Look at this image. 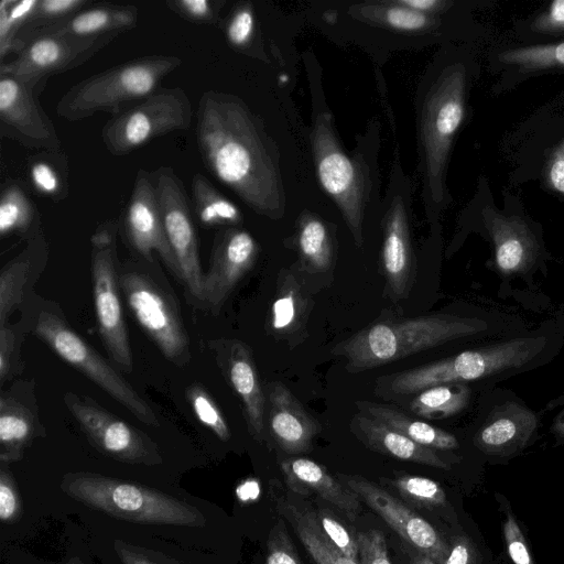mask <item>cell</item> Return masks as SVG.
<instances>
[{"instance_id": "obj_1", "label": "cell", "mask_w": 564, "mask_h": 564, "mask_svg": "<svg viewBox=\"0 0 564 564\" xmlns=\"http://www.w3.org/2000/svg\"><path fill=\"white\" fill-rule=\"evenodd\" d=\"M196 143L206 170L252 210L278 218L284 195L278 160L258 117L237 96L208 89L199 98Z\"/></svg>"}, {"instance_id": "obj_2", "label": "cell", "mask_w": 564, "mask_h": 564, "mask_svg": "<svg viewBox=\"0 0 564 564\" xmlns=\"http://www.w3.org/2000/svg\"><path fill=\"white\" fill-rule=\"evenodd\" d=\"M553 351L554 337L535 330L393 373L382 386L388 393L410 394L438 384L496 380L530 370L547 361Z\"/></svg>"}, {"instance_id": "obj_3", "label": "cell", "mask_w": 564, "mask_h": 564, "mask_svg": "<svg viewBox=\"0 0 564 564\" xmlns=\"http://www.w3.org/2000/svg\"><path fill=\"white\" fill-rule=\"evenodd\" d=\"M485 319L437 313L368 325L334 348L350 371H362L443 344L485 334Z\"/></svg>"}, {"instance_id": "obj_4", "label": "cell", "mask_w": 564, "mask_h": 564, "mask_svg": "<svg viewBox=\"0 0 564 564\" xmlns=\"http://www.w3.org/2000/svg\"><path fill=\"white\" fill-rule=\"evenodd\" d=\"M183 63L175 55H147L89 76L72 86L56 104L58 117L75 122L96 115H119L127 104L160 89L163 79Z\"/></svg>"}, {"instance_id": "obj_5", "label": "cell", "mask_w": 564, "mask_h": 564, "mask_svg": "<svg viewBox=\"0 0 564 564\" xmlns=\"http://www.w3.org/2000/svg\"><path fill=\"white\" fill-rule=\"evenodd\" d=\"M469 72L466 63L446 65L430 87L421 109L420 143L425 186L431 200L444 203L445 174L454 139L467 109Z\"/></svg>"}, {"instance_id": "obj_6", "label": "cell", "mask_w": 564, "mask_h": 564, "mask_svg": "<svg viewBox=\"0 0 564 564\" xmlns=\"http://www.w3.org/2000/svg\"><path fill=\"white\" fill-rule=\"evenodd\" d=\"M192 119L191 100L181 87L160 88L109 119L100 135L110 154L122 156L158 137L188 129Z\"/></svg>"}, {"instance_id": "obj_7", "label": "cell", "mask_w": 564, "mask_h": 564, "mask_svg": "<svg viewBox=\"0 0 564 564\" xmlns=\"http://www.w3.org/2000/svg\"><path fill=\"white\" fill-rule=\"evenodd\" d=\"M34 333L61 359L87 376L140 421L149 425H159L152 408L59 315L46 310L41 311Z\"/></svg>"}, {"instance_id": "obj_8", "label": "cell", "mask_w": 564, "mask_h": 564, "mask_svg": "<svg viewBox=\"0 0 564 564\" xmlns=\"http://www.w3.org/2000/svg\"><path fill=\"white\" fill-rule=\"evenodd\" d=\"M311 142L318 181L341 212L356 245L361 247L367 193L361 167L345 153L328 115L321 113L315 119Z\"/></svg>"}, {"instance_id": "obj_9", "label": "cell", "mask_w": 564, "mask_h": 564, "mask_svg": "<svg viewBox=\"0 0 564 564\" xmlns=\"http://www.w3.org/2000/svg\"><path fill=\"white\" fill-rule=\"evenodd\" d=\"M127 303L162 354L177 365L189 358L188 336L173 299L148 274L127 270L119 275Z\"/></svg>"}, {"instance_id": "obj_10", "label": "cell", "mask_w": 564, "mask_h": 564, "mask_svg": "<svg viewBox=\"0 0 564 564\" xmlns=\"http://www.w3.org/2000/svg\"><path fill=\"white\" fill-rule=\"evenodd\" d=\"M110 224L91 238V276L95 312L101 340L112 360L126 371L132 369V355L119 294L116 245Z\"/></svg>"}, {"instance_id": "obj_11", "label": "cell", "mask_w": 564, "mask_h": 564, "mask_svg": "<svg viewBox=\"0 0 564 564\" xmlns=\"http://www.w3.org/2000/svg\"><path fill=\"white\" fill-rule=\"evenodd\" d=\"M165 232L189 293L203 301V280L193 213L183 182L171 166L150 172Z\"/></svg>"}, {"instance_id": "obj_12", "label": "cell", "mask_w": 564, "mask_h": 564, "mask_svg": "<svg viewBox=\"0 0 564 564\" xmlns=\"http://www.w3.org/2000/svg\"><path fill=\"white\" fill-rule=\"evenodd\" d=\"M118 35L120 34L95 37L36 35L24 43L14 59L1 63L0 73L44 88L51 76L86 63Z\"/></svg>"}, {"instance_id": "obj_13", "label": "cell", "mask_w": 564, "mask_h": 564, "mask_svg": "<svg viewBox=\"0 0 564 564\" xmlns=\"http://www.w3.org/2000/svg\"><path fill=\"white\" fill-rule=\"evenodd\" d=\"M42 89L0 73V134L41 152L61 151L62 141L39 102Z\"/></svg>"}, {"instance_id": "obj_14", "label": "cell", "mask_w": 564, "mask_h": 564, "mask_svg": "<svg viewBox=\"0 0 564 564\" xmlns=\"http://www.w3.org/2000/svg\"><path fill=\"white\" fill-rule=\"evenodd\" d=\"M129 245L143 259L153 261L158 252L169 270L181 281L182 272L169 242L151 173L139 169L123 217Z\"/></svg>"}, {"instance_id": "obj_15", "label": "cell", "mask_w": 564, "mask_h": 564, "mask_svg": "<svg viewBox=\"0 0 564 564\" xmlns=\"http://www.w3.org/2000/svg\"><path fill=\"white\" fill-rule=\"evenodd\" d=\"M348 489L362 499L400 538L436 564H444L449 545L425 519L378 485L359 476L341 475Z\"/></svg>"}, {"instance_id": "obj_16", "label": "cell", "mask_w": 564, "mask_h": 564, "mask_svg": "<svg viewBox=\"0 0 564 564\" xmlns=\"http://www.w3.org/2000/svg\"><path fill=\"white\" fill-rule=\"evenodd\" d=\"M480 216L494 250L496 268L503 275H525L542 254V242L527 218L486 204Z\"/></svg>"}, {"instance_id": "obj_17", "label": "cell", "mask_w": 564, "mask_h": 564, "mask_svg": "<svg viewBox=\"0 0 564 564\" xmlns=\"http://www.w3.org/2000/svg\"><path fill=\"white\" fill-rule=\"evenodd\" d=\"M258 252V245L248 231L236 227L218 230L214 238L209 268L204 274L202 302L219 308L252 268Z\"/></svg>"}, {"instance_id": "obj_18", "label": "cell", "mask_w": 564, "mask_h": 564, "mask_svg": "<svg viewBox=\"0 0 564 564\" xmlns=\"http://www.w3.org/2000/svg\"><path fill=\"white\" fill-rule=\"evenodd\" d=\"M538 427L539 417L531 409L520 401L507 400L489 411L474 444L487 455L511 456L529 444Z\"/></svg>"}, {"instance_id": "obj_19", "label": "cell", "mask_w": 564, "mask_h": 564, "mask_svg": "<svg viewBox=\"0 0 564 564\" xmlns=\"http://www.w3.org/2000/svg\"><path fill=\"white\" fill-rule=\"evenodd\" d=\"M64 402L82 430L106 452L134 456L145 451L144 438L133 426L93 399L67 392Z\"/></svg>"}, {"instance_id": "obj_20", "label": "cell", "mask_w": 564, "mask_h": 564, "mask_svg": "<svg viewBox=\"0 0 564 564\" xmlns=\"http://www.w3.org/2000/svg\"><path fill=\"white\" fill-rule=\"evenodd\" d=\"M381 263L392 296L404 297L414 267L408 214L400 197L394 198L386 215Z\"/></svg>"}, {"instance_id": "obj_21", "label": "cell", "mask_w": 564, "mask_h": 564, "mask_svg": "<svg viewBox=\"0 0 564 564\" xmlns=\"http://www.w3.org/2000/svg\"><path fill=\"white\" fill-rule=\"evenodd\" d=\"M269 401L270 432L278 445L290 454L307 452L319 429L316 421L281 382L272 384Z\"/></svg>"}, {"instance_id": "obj_22", "label": "cell", "mask_w": 564, "mask_h": 564, "mask_svg": "<svg viewBox=\"0 0 564 564\" xmlns=\"http://www.w3.org/2000/svg\"><path fill=\"white\" fill-rule=\"evenodd\" d=\"M138 17L139 10L135 6L97 3L94 7L89 6L78 11L57 24L32 33L23 41L22 47L29 39L42 34L69 35L76 37L121 34L137 25Z\"/></svg>"}, {"instance_id": "obj_23", "label": "cell", "mask_w": 564, "mask_h": 564, "mask_svg": "<svg viewBox=\"0 0 564 564\" xmlns=\"http://www.w3.org/2000/svg\"><path fill=\"white\" fill-rule=\"evenodd\" d=\"M223 365L228 381L243 403L250 433L261 437L265 399L251 349L239 340L228 341Z\"/></svg>"}, {"instance_id": "obj_24", "label": "cell", "mask_w": 564, "mask_h": 564, "mask_svg": "<svg viewBox=\"0 0 564 564\" xmlns=\"http://www.w3.org/2000/svg\"><path fill=\"white\" fill-rule=\"evenodd\" d=\"M281 469L288 487L295 494H315L352 519L358 514V496L345 488L318 463L305 457H293L283 460Z\"/></svg>"}, {"instance_id": "obj_25", "label": "cell", "mask_w": 564, "mask_h": 564, "mask_svg": "<svg viewBox=\"0 0 564 564\" xmlns=\"http://www.w3.org/2000/svg\"><path fill=\"white\" fill-rule=\"evenodd\" d=\"M351 431L368 447L397 459L412 462L441 469H449L435 449L425 447L389 427L384 423L362 413L354 415Z\"/></svg>"}, {"instance_id": "obj_26", "label": "cell", "mask_w": 564, "mask_h": 564, "mask_svg": "<svg viewBox=\"0 0 564 564\" xmlns=\"http://www.w3.org/2000/svg\"><path fill=\"white\" fill-rule=\"evenodd\" d=\"M491 59L508 79L564 72V40L544 44L511 45L496 51Z\"/></svg>"}, {"instance_id": "obj_27", "label": "cell", "mask_w": 564, "mask_h": 564, "mask_svg": "<svg viewBox=\"0 0 564 564\" xmlns=\"http://www.w3.org/2000/svg\"><path fill=\"white\" fill-rule=\"evenodd\" d=\"M357 406L362 414L384 423L389 427L425 447L451 451L459 446L455 435L426 422L412 420L393 406L368 401L357 402Z\"/></svg>"}, {"instance_id": "obj_28", "label": "cell", "mask_w": 564, "mask_h": 564, "mask_svg": "<svg viewBox=\"0 0 564 564\" xmlns=\"http://www.w3.org/2000/svg\"><path fill=\"white\" fill-rule=\"evenodd\" d=\"M45 248L44 237L37 231L26 249L3 267L0 274V325L7 323V318L21 302L32 261Z\"/></svg>"}, {"instance_id": "obj_29", "label": "cell", "mask_w": 564, "mask_h": 564, "mask_svg": "<svg viewBox=\"0 0 564 564\" xmlns=\"http://www.w3.org/2000/svg\"><path fill=\"white\" fill-rule=\"evenodd\" d=\"M191 188L194 213L203 225L235 227L241 224L240 209L203 174L193 175Z\"/></svg>"}, {"instance_id": "obj_30", "label": "cell", "mask_w": 564, "mask_h": 564, "mask_svg": "<svg viewBox=\"0 0 564 564\" xmlns=\"http://www.w3.org/2000/svg\"><path fill=\"white\" fill-rule=\"evenodd\" d=\"M467 383H447L420 391L411 402V411L421 417L441 420L462 412L469 403Z\"/></svg>"}, {"instance_id": "obj_31", "label": "cell", "mask_w": 564, "mask_h": 564, "mask_svg": "<svg viewBox=\"0 0 564 564\" xmlns=\"http://www.w3.org/2000/svg\"><path fill=\"white\" fill-rule=\"evenodd\" d=\"M29 178L41 196L61 202L68 195V165L61 151H42L29 164Z\"/></svg>"}, {"instance_id": "obj_32", "label": "cell", "mask_w": 564, "mask_h": 564, "mask_svg": "<svg viewBox=\"0 0 564 564\" xmlns=\"http://www.w3.org/2000/svg\"><path fill=\"white\" fill-rule=\"evenodd\" d=\"M285 514L299 539L317 564H359L345 556L323 533L311 511L285 506Z\"/></svg>"}, {"instance_id": "obj_33", "label": "cell", "mask_w": 564, "mask_h": 564, "mask_svg": "<svg viewBox=\"0 0 564 564\" xmlns=\"http://www.w3.org/2000/svg\"><path fill=\"white\" fill-rule=\"evenodd\" d=\"M39 213L24 187L15 181H8L0 195V234H28L35 228Z\"/></svg>"}, {"instance_id": "obj_34", "label": "cell", "mask_w": 564, "mask_h": 564, "mask_svg": "<svg viewBox=\"0 0 564 564\" xmlns=\"http://www.w3.org/2000/svg\"><path fill=\"white\" fill-rule=\"evenodd\" d=\"M297 245L305 270L315 273L330 268L334 256L333 242L327 227L321 219L308 215L300 221Z\"/></svg>"}, {"instance_id": "obj_35", "label": "cell", "mask_w": 564, "mask_h": 564, "mask_svg": "<svg viewBox=\"0 0 564 564\" xmlns=\"http://www.w3.org/2000/svg\"><path fill=\"white\" fill-rule=\"evenodd\" d=\"M365 19L393 30L414 32L427 30L436 24L437 15L417 12L395 1L357 6Z\"/></svg>"}, {"instance_id": "obj_36", "label": "cell", "mask_w": 564, "mask_h": 564, "mask_svg": "<svg viewBox=\"0 0 564 564\" xmlns=\"http://www.w3.org/2000/svg\"><path fill=\"white\" fill-rule=\"evenodd\" d=\"M39 423L36 411L15 395L3 392L0 397V441L2 445L19 446L25 443Z\"/></svg>"}, {"instance_id": "obj_37", "label": "cell", "mask_w": 564, "mask_h": 564, "mask_svg": "<svg viewBox=\"0 0 564 564\" xmlns=\"http://www.w3.org/2000/svg\"><path fill=\"white\" fill-rule=\"evenodd\" d=\"M518 36L525 45L564 40V0H554L535 14L520 22Z\"/></svg>"}, {"instance_id": "obj_38", "label": "cell", "mask_w": 564, "mask_h": 564, "mask_svg": "<svg viewBox=\"0 0 564 564\" xmlns=\"http://www.w3.org/2000/svg\"><path fill=\"white\" fill-rule=\"evenodd\" d=\"M306 303L294 276L286 275L271 307L270 326L278 334L295 330L303 322Z\"/></svg>"}, {"instance_id": "obj_39", "label": "cell", "mask_w": 564, "mask_h": 564, "mask_svg": "<svg viewBox=\"0 0 564 564\" xmlns=\"http://www.w3.org/2000/svg\"><path fill=\"white\" fill-rule=\"evenodd\" d=\"M37 0H3L0 3V56L15 53L17 40L29 25Z\"/></svg>"}, {"instance_id": "obj_40", "label": "cell", "mask_w": 564, "mask_h": 564, "mask_svg": "<svg viewBox=\"0 0 564 564\" xmlns=\"http://www.w3.org/2000/svg\"><path fill=\"white\" fill-rule=\"evenodd\" d=\"M93 3L91 0H37L29 25L17 40L15 54L20 52L23 41L32 33L57 24Z\"/></svg>"}, {"instance_id": "obj_41", "label": "cell", "mask_w": 564, "mask_h": 564, "mask_svg": "<svg viewBox=\"0 0 564 564\" xmlns=\"http://www.w3.org/2000/svg\"><path fill=\"white\" fill-rule=\"evenodd\" d=\"M392 486L409 502L424 508H436L446 503L442 486L430 478L416 475H400L391 480Z\"/></svg>"}, {"instance_id": "obj_42", "label": "cell", "mask_w": 564, "mask_h": 564, "mask_svg": "<svg viewBox=\"0 0 564 564\" xmlns=\"http://www.w3.org/2000/svg\"><path fill=\"white\" fill-rule=\"evenodd\" d=\"M228 43L238 51H247L256 35V18L249 2H240L232 8L223 23Z\"/></svg>"}, {"instance_id": "obj_43", "label": "cell", "mask_w": 564, "mask_h": 564, "mask_svg": "<svg viewBox=\"0 0 564 564\" xmlns=\"http://www.w3.org/2000/svg\"><path fill=\"white\" fill-rule=\"evenodd\" d=\"M186 394L200 423L210 429L220 440L227 441L230 437L227 422L206 390L199 386H191Z\"/></svg>"}, {"instance_id": "obj_44", "label": "cell", "mask_w": 564, "mask_h": 564, "mask_svg": "<svg viewBox=\"0 0 564 564\" xmlns=\"http://www.w3.org/2000/svg\"><path fill=\"white\" fill-rule=\"evenodd\" d=\"M219 0H169L166 7L182 19L202 25H219Z\"/></svg>"}, {"instance_id": "obj_45", "label": "cell", "mask_w": 564, "mask_h": 564, "mask_svg": "<svg viewBox=\"0 0 564 564\" xmlns=\"http://www.w3.org/2000/svg\"><path fill=\"white\" fill-rule=\"evenodd\" d=\"M321 530L326 538L348 558L359 563V549L357 538L327 510H318L314 513Z\"/></svg>"}, {"instance_id": "obj_46", "label": "cell", "mask_w": 564, "mask_h": 564, "mask_svg": "<svg viewBox=\"0 0 564 564\" xmlns=\"http://www.w3.org/2000/svg\"><path fill=\"white\" fill-rule=\"evenodd\" d=\"M541 176L547 191L564 197V137L547 149Z\"/></svg>"}, {"instance_id": "obj_47", "label": "cell", "mask_w": 564, "mask_h": 564, "mask_svg": "<svg viewBox=\"0 0 564 564\" xmlns=\"http://www.w3.org/2000/svg\"><path fill=\"white\" fill-rule=\"evenodd\" d=\"M359 564H392L388 554L384 535L370 530L357 535Z\"/></svg>"}, {"instance_id": "obj_48", "label": "cell", "mask_w": 564, "mask_h": 564, "mask_svg": "<svg viewBox=\"0 0 564 564\" xmlns=\"http://www.w3.org/2000/svg\"><path fill=\"white\" fill-rule=\"evenodd\" d=\"M502 530L512 562L514 564H534L522 530L511 512H507Z\"/></svg>"}, {"instance_id": "obj_49", "label": "cell", "mask_w": 564, "mask_h": 564, "mask_svg": "<svg viewBox=\"0 0 564 564\" xmlns=\"http://www.w3.org/2000/svg\"><path fill=\"white\" fill-rule=\"evenodd\" d=\"M265 564H302L282 524H276L268 543Z\"/></svg>"}, {"instance_id": "obj_50", "label": "cell", "mask_w": 564, "mask_h": 564, "mask_svg": "<svg viewBox=\"0 0 564 564\" xmlns=\"http://www.w3.org/2000/svg\"><path fill=\"white\" fill-rule=\"evenodd\" d=\"M14 329L7 324L0 325V380L4 382L12 373L15 349Z\"/></svg>"}, {"instance_id": "obj_51", "label": "cell", "mask_w": 564, "mask_h": 564, "mask_svg": "<svg viewBox=\"0 0 564 564\" xmlns=\"http://www.w3.org/2000/svg\"><path fill=\"white\" fill-rule=\"evenodd\" d=\"M111 499L116 507L124 511L140 510L144 503L142 492L137 487L128 484L115 487Z\"/></svg>"}, {"instance_id": "obj_52", "label": "cell", "mask_w": 564, "mask_h": 564, "mask_svg": "<svg viewBox=\"0 0 564 564\" xmlns=\"http://www.w3.org/2000/svg\"><path fill=\"white\" fill-rule=\"evenodd\" d=\"M476 549L466 535L455 536L444 564H476Z\"/></svg>"}, {"instance_id": "obj_53", "label": "cell", "mask_w": 564, "mask_h": 564, "mask_svg": "<svg viewBox=\"0 0 564 564\" xmlns=\"http://www.w3.org/2000/svg\"><path fill=\"white\" fill-rule=\"evenodd\" d=\"M400 4L417 12L434 14L447 10L452 2L443 0H397Z\"/></svg>"}, {"instance_id": "obj_54", "label": "cell", "mask_w": 564, "mask_h": 564, "mask_svg": "<svg viewBox=\"0 0 564 564\" xmlns=\"http://www.w3.org/2000/svg\"><path fill=\"white\" fill-rule=\"evenodd\" d=\"M17 508L14 495L10 487L0 485V518L7 520L11 518Z\"/></svg>"}, {"instance_id": "obj_55", "label": "cell", "mask_w": 564, "mask_h": 564, "mask_svg": "<svg viewBox=\"0 0 564 564\" xmlns=\"http://www.w3.org/2000/svg\"><path fill=\"white\" fill-rule=\"evenodd\" d=\"M552 431L558 438L564 440V409L555 416Z\"/></svg>"}, {"instance_id": "obj_56", "label": "cell", "mask_w": 564, "mask_h": 564, "mask_svg": "<svg viewBox=\"0 0 564 564\" xmlns=\"http://www.w3.org/2000/svg\"><path fill=\"white\" fill-rule=\"evenodd\" d=\"M411 555L412 564H436L433 560L420 553L419 551L412 553Z\"/></svg>"}]
</instances>
